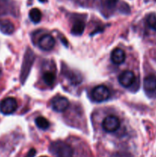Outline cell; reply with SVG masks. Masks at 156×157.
<instances>
[{
    "label": "cell",
    "instance_id": "1",
    "mask_svg": "<svg viewBox=\"0 0 156 157\" xmlns=\"http://www.w3.org/2000/svg\"><path fill=\"white\" fill-rule=\"evenodd\" d=\"M50 150L55 157H73V156L72 147L63 141H57L51 144Z\"/></svg>",
    "mask_w": 156,
    "mask_h": 157
},
{
    "label": "cell",
    "instance_id": "2",
    "mask_svg": "<svg viewBox=\"0 0 156 157\" xmlns=\"http://www.w3.org/2000/svg\"><path fill=\"white\" fill-rule=\"evenodd\" d=\"M120 127V121L113 115H110L104 118L102 123V127L107 133H114L119 130Z\"/></svg>",
    "mask_w": 156,
    "mask_h": 157
},
{
    "label": "cell",
    "instance_id": "3",
    "mask_svg": "<svg viewBox=\"0 0 156 157\" xmlns=\"http://www.w3.org/2000/svg\"><path fill=\"white\" fill-rule=\"evenodd\" d=\"M91 96L96 102H103L110 98V91L106 86L99 85L93 89Z\"/></svg>",
    "mask_w": 156,
    "mask_h": 157
},
{
    "label": "cell",
    "instance_id": "4",
    "mask_svg": "<svg viewBox=\"0 0 156 157\" xmlns=\"http://www.w3.org/2000/svg\"><path fill=\"white\" fill-rule=\"evenodd\" d=\"M18 103L14 98H7L0 102V111L5 115H9L16 111Z\"/></svg>",
    "mask_w": 156,
    "mask_h": 157
},
{
    "label": "cell",
    "instance_id": "5",
    "mask_svg": "<svg viewBox=\"0 0 156 157\" xmlns=\"http://www.w3.org/2000/svg\"><path fill=\"white\" fill-rule=\"evenodd\" d=\"M118 81L123 87H129L134 84L136 76L132 71H124L119 75Z\"/></svg>",
    "mask_w": 156,
    "mask_h": 157
},
{
    "label": "cell",
    "instance_id": "6",
    "mask_svg": "<svg viewBox=\"0 0 156 157\" xmlns=\"http://www.w3.org/2000/svg\"><path fill=\"white\" fill-rule=\"evenodd\" d=\"M70 103L66 98L58 97L55 98L51 102V107L53 110L56 112H64L68 108Z\"/></svg>",
    "mask_w": 156,
    "mask_h": 157
},
{
    "label": "cell",
    "instance_id": "7",
    "mask_svg": "<svg viewBox=\"0 0 156 157\" xmlns=\"http://www.w3.org/2000/svg\"><path fill=\"white\" fill-rule=\"evenodd\" d=\"M55 45V40L50 35H44L38 41V46L44 51H50Z\"/></svg>",
    "mask_w": 156,
    "mask_h": 157
},
{
    "label": "cell",
    "instance_id": "8",
    "mask_svg": "<svg viewBox=\"0 0 156 157\" xmlns=\"http://www.w3.org/2000/svg\"><path fill=\"white\" fill-rule=\"evenodd\" d=\"M110 58H111V61L113 64L119 65L125 61V53L122 49L116 48L112 52Z\"/></svg>",
    "mask_w": 156,
    "mask_h": 157
},
{
    "label": "cell",
    "instance_id": "9",
    "mask_svg": "<svg viewBox=\"0 0 156 157\" xmlns=\"http://www.w3.org/2000/svg\"><path fill=\"white\" fill-rule=\"evenodd\" d=\"M144 89L147 92H154L156 90V77L148 75L144 79Z\"/></svg>",
    "mask_w": 156,
    "mask_h": 157
},
{
    "label": "cell",
    "instance_id": "10",
    "mask_svg": "<svg viewBox=\"0 0 156 157\" xmlns=\"http://www.w3.org/2000/svg\"><path fill=\"white\" fill-rule=\"evenodd\" d=\"M15 26L13 23L9 20H1L0 21V31L5 35H11L14 32Z\"/></svg>",
    "mask_w": 156,
    "mask_h": 157
},
{
    "label": "cell",
    "instance_id": "11",
    "mask_svg": "<svg viewBox=\"0 0 156 157\" xmlns=\"http://www.w3.org/2000/svg\"><path fill=\"white\" fill-rule=\"evenodd\" d=\"M84 29H85V24L84 21L78 20V21H75L73 24L71 29V33L75 35H80L84 32Z\"/></svg>",
    "mask_w": 156,
    "mask_h": 157
},
{
    "label": "cell",
    "instance_id": "12",
    "mask_svg": "<svg viewBox=\"0 0 156 157\" xmlns=\"http://www.w3.org/2000/svg\"><path fill=\"white\" fill-rule=\"evenodd\" d=\"M41 12L37 8H34V9H31L29 12V18H30L31 21L34 23H38L41 19Z\"/></svg>",
    "mask_w": 156,
    "mask_h": 157
},
{
    "label": "cell",
    "instance_id": "13",
    "mask_svg": "<svg viewBox=\"0 0 156 157\" xmlns=\"http://www.w3.org/2000/svg\"><path fill=\"white\" fill-rule=\"evenodd\" d=\"M35 124L37 127L41 130H47L50 127V123L47 121L46 118L43 117H38L35 119Z\"/></svg>",
    "mask_w": 156,
    "mask_h": 157
},
{
    "label": "cell",
    "instance_id": "14",
    "mask_svg": "<svg viewBox=\"0 0 156 157\" xmlns=\"http://www.w3.org/2000/svg\"><path fill=\"white\" fill-rule=\"evenodd\" d=\"M43 81L44 82L47 84V86H50L54 83L55 79H56V76L55 74L51 71H46L44 72V75L42 76Z\"/></svg>",
    "mask_w": 156,
    "mask_h": 157
},
{
    "label": "cell",
    "instance_id": "15",
    "mask_svg": "<svg viewBox=\"0 0 156 157\" xmlns=\"http://www.w3.org/2000/svg\"><path fill=\"white\" fill-rule=\"evenodd\" d=\"M147 24L153 30L156 31V14H150L147 18Z\"/></svg>",
    "mask_w": 156,
    "mask_h": 157
},
{
    "label": "cell",
    "instance_id": "16",
    "mask_svg": "<svg viewBox=\"0 0 156 157\" xmlns=\"http://www.w3.org/2000/svg\"><path fill=\"white\" fill-rule=\"evenodd\" d=\"M117 0H106V5L109 9H113L116 6Z\"/></svg>",
    "mask_w": 156,
    "mask_h": 157
},
{
    "label": "cell",
    "instance_id": "17",
    "mask_svg": "<svg viewBox=\"0 0 156 157\" xmlns=\"http://www.w3.org/2000/svg\"><path fill=\"white\" fill-rule=\"evenodd\" d=\"M35 153H36V151H35L34 149H32V150L28 152V153L27 156L26 157H34V156L35 155Z\"/></svg>",
    "mask_w": 156,
    "mask_h": 157
},
{
    "label": "cell",
    "instance_id": "18",
    "mask_svg": "<svg viewBox=\"0 0 156 157\" xmlns=\"http://www.w3.org/2000/svg\"><path fill=\"white\" fill-rule=\"evenodd\" d=\"M40 2H45L46 1H47V0H39Z\"/></svg>",
    "mask_w": 156,
    "mask_h": 157
},
{
    "label": "cell",
    "instance_id": "19",
    "mask_svg": "<svg viewBox=\"0 0 156 157\" xmlns=\"http://www.w3.org/2000/svg\"><path fill=\"white\" fill-rule=\"evenodd\" d=\"M1 74H2V71H1V69H0V76H1Z\"/></svg>",
    "mask_w": 156,
    "mask_h": 157
},
{
    "label": "cell",
    "instance_id": "20",
    "mask_svg": "<svg viewBox=\"0 0 156 157\" xmlns=\"http://www.w3.org/2000/svg\"><path fill=\"white\" fill-rule=\"evenodd\" d=\"M42 157H46V156H42Z\"/></svg>",
    "mask_w": 156,
    "mask_h": 157
}]
</instances>
